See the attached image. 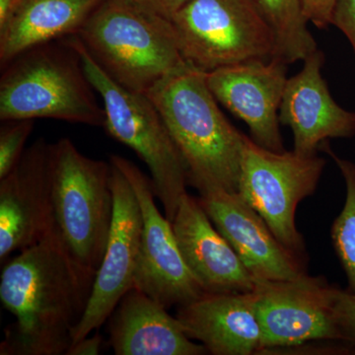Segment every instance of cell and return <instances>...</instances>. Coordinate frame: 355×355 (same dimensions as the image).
<instances>
[{
    "label": "cell",
    "instance_id": "6da1fadb",
    "mask_svg": "<svg viewBox=\"0 0 355 355\" xmlns=\"http://www.w3.org/2000/svg\"><path fill=\"white\" fill-rule=\"evenodd\" d=\"M94 279L70 253L55 224L2 270L0 300L16 321L4 330L0 354H67Z\"/></svg>",
    "mask_w": 355,
    "mask_h": 355
},
{
    "label": "cell",
    "instance_id": "7a4b0ae2",
    "mask_svg": "<svg viewBox=\"0 0 355 355\" xmlns=\"http://www.w3.org/2000/svg\"><path fill=\"white\" fill-rule=\"evenodd\" d=\"M146 95L183 156L189 184L198 191L218 187L238 193L245 135L219 109L207 72L186 60Z\"/></svg>",
    "mask_w": 355,
    "mask_h": 355
},
{
    "label": "cell",
    "instance_id": "3957f363",
    "mask_svg": "<svg viewBox=\"0 0 355 355\" xmlns=\"http://www.w3.org/2000/svg\"><path fill=\"white\" fill-rule=\"evenodd\" d=\"M114 83L147 94L186 62L171 20L141 0H103L77 35Z\"/></svg>",
    "mask_w": 355,
    "mask_h": 355
},
{
    "label": "cell",
    "instance_id": "277c9868",
    "mask_svg": "<svg viewBox=\"0 0 355 355\" xmlns=\"http://www.w3.org/2000/svg\"><path fill=\"white\" fill-rule=\"evenodd\" d=\"M1 70V121L53 119L104 128V107L72 36L23 51Z\"/></svg>",
    "mask_w": 355,
    "mask_h": 355
},
{
    "label": "cell",
    "instance_id": "5b68a950",
    "mask_svg": "<svg viewBox=\"0 0 355 355\" xmlns=\"http://www.w3.org/2000/svg\"><path fill=\"white\" fill-rule=\"evenodd\" d=\"M72 40L89 81L101 97L105 130L146 163L156 198L162 202L165 216L173 222L187 193L188 167L164 120L148 96L114 83L96 64L78 36Z\"/></svg>",
    "mask_w": 355,
    "mask_h": 355
},
{
    "label": "cell",
    "instance_id": "8992f818",
    "mask_svg": "<svg viewBox=\"0 0 355 355\" xmlns=\"http://www.w3.org/2000/svg\"><path fill=\"white\" fill-rule=\"evenodd\" d=\"M55 226L67 249L95 275L113 221L111 162L83 155L67 137L51 144Z\"/></svg>",
    "mask_w": 355,
    "mask_h": 355
},
{
    "label": "cell",
    "instance_id": "52a82bcc",
    "mask_svg": "<svg viewBox=\"0 0 355 355\" xmlns=\"http://www.w3.org/2000/svg\"><path fill=\"white\" fill-rule=\"evenodd\" d=\"M171 22L184 60L202 71L275 55V36L254 0H191Z\"/></svg>",
    "mask_w": 355,
    "mask_h": 355
},
{
    "label": "cell",
    "instance_id": "ba28073f",
    "mask_svg": "<svg viewBox=\"0 0 355 355\" xmlns=\"http://www.w3.org/2000/svg\"><path fill=\"white\" fill-rule=\"evenodd\" d=\"M326 160L294 151L270 150L245 135L238 193L260 214L275 237L306 261L304 238L296 226V209L314 195Z\"/></svg>",
    "mask_w": 355,
    "mask_h": 355
},
{
    "label": "cell",
    "instance_id": "9c48e42d",
    "mask_svg": "<svg viewBox=\"0 0 355 355\" xmlns=\"http://www.w3.org/2000/svg\"><path fill=\"white\" fill-rule=\"evenodd\" d=\"M338 287L323 277L258 280L254 292L261 331L259 354L322 340H340L335 319Z\"/></svg>",
    "mask_w": 355,
    "mask_h": 355
},
{
    "label": "cell",
    "instance_id": "30bf717a",
    "mask_svg": "<svg viewBox=\"0 0 355 355\" xmlns=\"http://www.w3.org/2000/svg\"><path fill=\"white\" fill-rule=\"evenodd\" d=\"M110 161L130 182L141 209V241L133 287L167 309L200 298L205 292L184 263L172 222L154 202L150 178L125 157L114 154Z\"/></svg>",
    "mask_w": 355,
    "mask_h": 355
},
{
    "label": "cell",
    "instance_id": "8fae6325",
    "mask_svg": "<svg viewBox=\"0 0 355 355\" xmlns=\"http://www.w3.org/2000/svg\"><path fill=\"white\" fill-rule=\"evenodd\" d=\"M112 166L113 221L87 308L72 331V345L101 328L135 282L141 241V209L127 178L113 163Z\"/></svg>",
    "mask_w": 355,
    "mask_h": 355
},
{
    "label": "cell",
    "instance_id": "7c38bea8",
    "mask_svg": "<svg viewBox=\"0 0 355 355\" xmlns=\"http://www.w3.org/2000/svg\"><path fill=\"white\" fill-rule=\"evenodd\" d=\"M51 144L40 137L0 179V261L37 244L55 226Z\"/></svg>",
    "mask_w": 355,
    "mask_h": 355
},
{
    "label": "cell",
    "instance_id": "4fadbf2b",
    "mask_svg": "<svg viewBox=\"0 0 355 355\" xmlns=\"http://www.w3.org/2000/svg\"><path fill=\"white\" fill-rule=\"evenodd\" d=\"M198 202L217 230L258 280H286L307 275L306 261L275 237L260 214L238 193L209 187Z\"/></svg>",
    "mask_w": 355,
    "mask_h": 355
},
{
    "label": "cell",
    "instance_id": "5bb4252c",
    "mask_svg": "<svg viewBox=\"0 0 355 355\" xmlns=\"http://www.w3.org/2000/svg\"><path fill=\"white\" fill-rule=\"evenodd\" d=\"M287 64L277 58L251 60L207 72L209 90L244 121L259 146L282 153L279 107L287 83Z\"/></svg>",
    "mask_w": 355,
    "mask_h": 355
},
{
    "label": "cell",
    "instance_id": "9a60e30c",
    "mask_svg": "<svg viewBox=\"0 0 355 355\" xmlns=\"http://www.w3.org/2000/svg\"><path fill=\"white\" fill-rule=\"evenodd\" d=\"M324 60L319 49L303 60L302 69L287 79L279 107L280 123L293 133V151L303 156L316 155L328 139L355 135V113L331 96L322 74Z\"/></svg>",
    "mask_w": 355,
    "mask_h": 355
},
{
    "label": "cell",
    "instance_id": "2e32d148",
    "mask_svg": "<svg viewBox=\"0 0 355 355\" xmlns=\"http://www.w3.org/2000/svg\"><path fill=\"white\" fill-rule=\"evenodd\" d=\"M172 224L184 263L205 293L254 291L257 280L198 198L182 197Z\"/></svg>",
    "mask_w": 355,
    "mask_h": 355
},
{
    "label": "cell",
    "instance_id": "e0dca14e",
    "mask_svg": "<svg viewBox=\"0 0 355 355\" xmlns=\"http://www.w3.org/2000/svg\"><path fill=\"white\" fill-rule=\"evenodd\" d=\"M186 335L214 355L259 354L261 331L254 292L205 293L178 307Z\"/></svg>",
    "mask_w": 355,
    "mask_h": 355
},
{
    "label": "cell",
    "instance_id": "ac0fdd59",
    "mask_svg": "<svg viewBox=\"0 0 355 355\" xmlns=\"http://www.w3.org/2000/svg\"><path fill=\"white\" fill-rule=\"evenodd\" d=\"M132 287L109 318V343L116 355H205L203 345L184 333L176 317Z\"/></svg>",
    "mask_w": 355,
    "mask_h": 355
},
{
    "label": "cell",
    "instance_id": "d6986e66",
    "mask_svg": "<svg viewBox=\"0 0 355 355\" xmlns=\"http://www.w3.org/2000/svg\"><path fill=\"white\" fill-rule=\"evenodd\" d=\"M103 0H21L0 27V67L23 51L76 36Z\"/></svg>",
    "mask_w": 355,
    "mask_h": 355
},
{
    "label": "cell",
    "instance_id": "ffe728a7",
    "mask_svg": "<svg viewBox=\"0 0 355 355\" xmlns=\"http://www.w3.org/2000/svg\"><path fill=\"white\" fill-rule=\"evenodd\" d=\"M275 41V58L286 64L304 60L318 50L300 0H254Z\"/></svg>",
    "mask_w": 355,
    "mask_h": 355
},
{
    "label": "cell",
    "instance_id": "44dd1931",
    "mask_svg": "<svg viewBox=\"0 0 355 355\" xmlns=\"http://www.w3.org/2000/svg\"><path fill=\"white\" fill-rule=\"evenodd\" d=\"M324 149L342 173L347 189L342 211L331 225V238L336 256L347 275V291L355 294V163L336 155L326 142Z\"/></svg>",
    "mask_w": 355,
    "mask_h": 355
},
{
    "label": "cell",
    "instance_id": "7402d4cb",
    "mask_svg": "<svg viewBox=\"0 0 355 355\" xmlns=\"http://www.w3.org/2000/svg\"><path fill=\"white\" fill-rule=\"evenodd\" d=\"M0 128V179L12 171L26 150L25 144L34 128V120L2 121Z\"/></svg>",
    "mask_w": 355,
    "mask_h": 355
},
{
    "label": "cell",
    "instance_id": "603a6c76",
    "mask_svg": "<svg viewBox=\"0 0 355 355\" xmlns=\"http://www.w3.org/2000/svg\"><path fill=\"white\" fill-rule=\"evenodd\" d=\"M335 319L340 340L355 345V294L336 288Z\"/></svg>",
    "mask_w": 355,
    "mask_h": 355
},
{
    "label": "cell",
    "instance_id": "cb8c5ba5",
    "mask_svg": "<svg viewBox=\"0 0 355 355\" xmlns=\"http://www.w3.org/2000/svg\"><path fill=\"white\" fill-rule=\"evenodd\" d=\"M303 14L308 22L318 29L331 25L336 0H300Z\"/></svg>",
    "mask_w": 355,
    "mask_h": 355
},
{
    "label": "cell",
    "instance_id": "d4e9b609",
    "mask_svg": "<svg viewBox=\"0 0 355 355\" xmlns=\"http://www.w3.org/2000/svg\"><path fill=\"white\" fill-rule=\"evenodd\" d=\"M331 25L347 37L355 53V0H336Z\"/></svg>",
    "mask_w": 355,
    "mask_h": 355
},
{
    "label": "cell",
    "instance_id": "484cf974",
    "mask_svg": "<svg viewBox=\"0 0 355 355\" xmlns=\"http://www.w3.org/2000/svg\"><path fill=\"white\" fill-rule=\"evenodd\" d=\"M103 338L99 334L96 333L94 336H85L83 340H79L67 352V355H98L101 352Z\"/></svg>",
    "mask_w": 355,
    "mask_h": 355
},
{
    "label": "cell",
    "instance_id": "4316f807",
    "mask_svg": "<svg viewBox=\"0 0 355 355\" xmlns=\"http://www.w3.org/2000/svg\"><path fill=\"white\" fill-rule=\"evenodd\" d=\"M141 1L156 12L171 20L173 16L191 0H141Z\"/></svg>",
    "mask_w": 355,
    "mask_h": 355
},
{
    "label": "cell",
    "instance_id": "83f0119b",
    "mask_svg": "<svg viewBox=\"0 0 355 355\" xmlns=\"http://www.w3.org/2000/svg\"><path fill=\"white\" fill-rule=\"evenodd\" d=\"M21 0H0V27L6 24Z\"/></svg>",
    "mask_w": 355,
    "mask_h": 355
}]
</instances>
